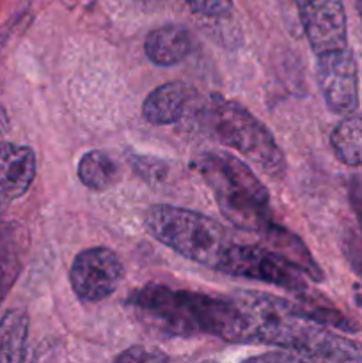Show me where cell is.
<instances>
[{"mask_svg":"<svg viewBox=\"0 0 362 363\" xmlns=\"http://www.w3.org/2000/svg\"><path fill=\"white\" fill-rule=\"evenodd\" d=\"M263 236H265L266 243L272 248L273 252L280 255V257L286 259L290 264H293L298 272H302V275L309 277L314 282H322L323 280V272L318 266V262L314 261V257L311 255V252L307 250L302 240L298 236H295L293 233H290L287 229H284L283 225H277L275 222L268 227L266 230H263Z\"/></svg>","mask_w":362,"mask_h":363,"instance_id":"cell-13","label":"cell"},{"mask_svg":"<svg viewBox=\"0 0 362 363\" xmlns=\"http://www.w3.org/2000/svg\"><path fill=\"white\" fill-rule=\"evenodd\" d=\"M123 273V262L116 252L106 247L87 248L71 262V289L84 303H98L116 293Z\"/></svg>","mask_w":362,"mask_h":363,"instance_id":"cell-7","label":"cell"},{"mask_svg":"<svg viewBox=\"0 0 362 363\" xmlns=\"http://www.w3.org/2000/svg\"><path fill=\"white\" fill-rule=\"evenodd\" d=\"M137 2H141V4H146V6H155V4H160V2H163V0H137Z\"/></svg>","mask_w":362,"mask_h":363,"instance_id":"cell-21","label":"cell"},{"mask_svg":"<svg viewBox=\"0 0 362 363\" xmlns=\"http://www.w3.org/2000/svg\"><path fill=\"white\" fill-rule=\"evenodd\" d=\"M357 9H358V14H361V18H362V0H357Z\"/></svg>","mask_w":362,"mask_h":363,"instance_id":"cell-22","label":"cell"},{"mask_svg":"<svg viewBox=\"0 0 362 363\" xmlns=\"http://www.w3.org/2000/svg\"><path fill=\"white\" fill-rule=\"evenodd\" d=\"M34 177V151L27 145L0 142V211L27 194Z\"/></svg>","mask_w":362,"mask_h":363,"instance_id":"cell-10","label":"cell"},{"mask_svg":"<svg viewBox=\"0 0 362 363\" xmlns=\"http://www.w3.org/2000/svg\"><path fill=\"white\" fill-rule=\"evenodd\" d=\"M169 360L167 354H163L162 351H149L142 346H133L130 350L123 351L119 357H116V362H133V363H141V362H165Z\"/></svg>","mask_w":362,"mask_h":363,"instance_id":"cell-19","label":"cell"},{"mask_svg":"<svg viewBox=\"0 0 362 363\" xmlns=\"http://www.w3.org/2000/svg\"><path fill=\"white\" fill-rule=\"evenodd\" d=\"M28 315L21 308L9 311L0 319V363H20L25 360Z\"/></svg>","mask_w":362,"mask_h":363,"instance_id":"cell-15","label":"cell"},{"mask_svg":"<svg viewBox=\"0 0 362 363\" xmlns=\"http://www.w3.org/2000/svg\"><path fill=\"white\" fill-rule=\"evenodd\" d=\"M199 117L209 137L240 152L263 174L273 179L286 176V156L272 131L240 103L213 96Z\"/></svg>","mask_w":362,"mask_h":363,"instance_id":"cell-4","label":"cell"},{"mask_svg":"<svg viewBox=\"0 0 362 363\" xmlns=\"http://www.w3.org/2000/svg\"><path fill=\"white\" fill-rule=\"evenodd\" d=\"M219 272L241 279L259 280L295 293L305 300L307 286L293 264L277 252L256 245H231L219 266Z\"/></svg>","mask_w":362,"mask_h":363,"instance_id":"cell-6","label":"cell"},{"mask_svg":"<svg viewBox=\"0 0 362 363\" xmlns=\"http://www.w3.org/2000/svg\"><path fill=\"white\" fill-rule=\"evenodd\" d=\"M144 225L156 241L181 257L213 269H219L233 245L227 230L215 220L176 206H149L144 213Z\"/></svg>","mask_w":362,"mask_h":363,"instance_id":"cell-5","label":"cell"},{"mask_svg":"<svg viewBox=\"0 0 362 363\" xmlns=\"http://www.w3.org/2000/svg\"><path fill=\"white\" fill-rule=\"evenodd\" d=\"M78 179L92 191H105L119 179V165L105 151H87L78 162Z\"/></svg>","mask_w":362,"mask_h":363,"instance_id":"cell-14","label":"cell"},{"mask_svg":"<svg viewBox=\"0 0 362 363\" xmlns=\"http://www.w3.org/2000/svg\"><path fill=\"white\" fill-rule=\"evenodd\" d=\"M195 98V91L181 82H170L149 92L142 105V116L149 124L169 126L180 123L187 113L188 106Z\"/></svg>","mask_w":362,"mask_h":363,"instance_id":"cell-11","label":"cell"},{"mask_svg":"<svg viewBox=\"0 0 362 363\" xmlns=\"http://www.w3.org/2000/svg\"><path fill=\"white\" fill-rule=\"evenodd\" d=\"M302 28L314 55L339 52L348 46L343 0H295Z\"/></svg>","mask_w":362,"mask_h":363,"instance_id":"cell-8","label":"cell"},{"mask_svg":"<svg viewBox=\"0 0 362 363\" xmlns=\"http://www.w3.org/2000/svg\"><path fill=\"white\" fill-rule=\"evenodd\" d=\"M194 48L192 34L181 25H163L148 34L144 41V52L156 66H174L187 59Z\"/></svg>","mask_w":362,"mask_h":363,"instance_id":"cell-12","label":"cell"},{"mask_svg":"<svg viewBox=\"0 0 362 363\" xmlns=\"http://www.w3.org/2000/svg\"><path fill=\"white\" fill-rule=\"evenodd\" d=\"M231 298L243 319V342L277 346L304 360L362 363L361 344L307 318L297 303L258 291H238Z\"/></svg>","mask_w":362,"mask_h":363,"instance_id":"cell-1","label":"cell"},{"mask_svg":"<svg viewBox=\"0 0 362 363\" xmlns=\"http://www.w3.org/2000/svg\"><path fill=\"white\" fill-rule=\"evenodd\" d=\"M316 78L327 106L337 116H350L358 106V74L350 48L316 57Z\"/></svg>","mask_w":362,"mask_h":363,"instance_id":"cell-9","label":"cell"},{"mask_svg":"<svg viewBox=\"0 0 362 363\" xmlns=\"http://www.w3.org/2000/svg\"><path fill=\"white\" fill-rule=\"evenodd\" d=\"M330 144L337 158L350 167L362 165V116H344L334 128Z\"/></svg>","mask_w":362,"mask_h":363,"instance_id":"cell-16","label":"cell"},{"mask_svg":"<svg viewBox=\"0 0 362 363\" xmlns=\"http://www.w3.org/2000/svg\"><path fill=\"white\" fill-rule=\"evenodd\" d=\"M195 13L208 18L227 16L233 9V0H187Z\"/></svg>","mask_w":362,"mask_h":363,"instance_id":"cell-17","label":"cell"},{"mask_svg":"<svg viewBox=\"0 0 362 363\" xmlns=\"http://www.w3.org/2000/svg\"><path fill=\"white\" fill-rule=\"evenodd\" d=\"M194 169L233 225L259 234L272 225L268 190L241 160L227 152H202L194 160Z\"/></svg>","mask_w":362,"mask_h":363,"instance_id":"cell-3","label":"cell"},{"mask_svg":"<svg viewBox=\"0 0 362 363\" xmlns=\"http://www.w3.org/2000/svg\"><path fill=\"white\" fill-rule=\"evenodd\" d=\"M7 128H9V119H7V113L6 110H4V106L0 105V137L6 133Z\"/></svg>","mask_w":362,"mask_h":363,"instance_id":"cell-20","label":"cell"},{"mask_svg":"<svg viewBox=\"0 0 362 363\" xmlns=\"http://www.w3.org/2000/svg\"><path fill=\"white\" fill-rule=\"evenodd\" d=\"M128 305L138 318L169 335L204 333L226 342H243V319L231 296L215 298L148 284L131 293Z\"/></svg>","mask_w":362,"mask_h":363,"instance_id":"cell-2","label":"cell"},{"mask_svg":"<svg viewBox=\"0 0 362 363\" xmlns=\"http://www.w3.org/2000/svg\"><path fill=\"white\" fill-rule=\"evenodd\" d=\"M130 162L135 172L141 174L148 181H158L165 174V163L158 162L156 158H149V156H131Z\"/></svg>","mask_w":362,"mask_h":363,"instance_id":"cell-18","label":"cell"}]
</instances>
